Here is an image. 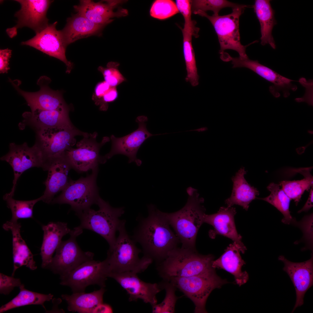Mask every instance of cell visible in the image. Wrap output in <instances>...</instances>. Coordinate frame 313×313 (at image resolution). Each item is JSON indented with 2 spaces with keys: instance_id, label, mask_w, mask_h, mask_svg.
<instances>
[{
  "instance_id": "6da1fadb",
  "label": "cell",
  "mask_w": 313,
  "mask_h": 313,
  "mask_svg": "<svg viewBox=\"0 0 313 313\" xmlns=\"http://www.w3.org/2000/svg\"><path fill=\"white\" fill-rule=\"evenodd\" d=\"M148 214L139 221L132 239L141 245L144 256L158 264L166 257L169 252L177 247L180 242L163 212L153 205L148 206Z\"/></svg>"
},
{
  "instance_id": "7a4b0ae2",
  "label": "cell",
  "mask_w": 313,
  "mask_h": 313,
  "mask_svg": "<svg viewBox=\"0 0 313 313\" xmlns=\"http://www.w3.org/2000/svg\"><path fill=\"white\" fill-rule=\"evenodd\" d=\"M187 191L188 198L183 207L175 212L163 214L174 229L181 247L195 249L196 236L204 223L205 209L202 204L204 199L199 197L196 190L190 188Z\"/></svg>"
},
{
  "instance_id": "3957f363",
  "label": "cell",
  "mask_w": 313,
  "mask_h": 313,
  "mask_svg": "<svg viewBox=\"0 0 313 313\" xmlns=\"http://www.w3.org/2000/svg\"><path fill=\"white\" fill-rule=\"evenodd\" d=\"M214 256L203 255L196 249L176 248L168 252L166 258L157 264V270L163 280L173 277H188L212 271Z\"/></svg>"
},
{
  "instance_id": "277c9868",
  "label": "cell",
  "mask_w": 313,
  "mask_h": 313,
  "mask_svg": "<svg viewBox=\"0 0 313 313\" xmlns=\"http://www.w3.org/2000/svg\"><path fill=\"white\" fill-rule=\"evenodd\" d=\"M125 224V221L122 220L116 242L108 251L105 260L109 267V274L127 272L141 273L145 271L153 261L151 259L144 256L141 258L139 257L141 251L137 247L135 242L128 234Z\"/></svg>"
},
{
  "instance_id": "5b68a950",
  "label": "cell",
  "mask_w": 313,
  "mask_h": 313,
  "mask_svg": "<svg viewBox=\"0 0 313 313\" xmlns=\"http://www.w3.org/2000/svg\"><path fill=\"white\" fill-rule=\"evenodd\" d=\"M96 204L99 208L97 210L89 208L76 213L80 221L79 226L99 234L111 248L116 242V233L121 223L119 218L124 213V208L113 207L100 196Z\"/></svg>"
},
{
  "instance_id": "8992f818",
  "label": "cell",
  "mask_w": 313,
  "mask_h": 313,
  "mask_svg": "<svg viewBox=\"0 0 313 313\" xmlns=\"http://www.w3.org/2000/svg\"><path fill=\"white\" fill-rule=\"evenodd\" d=\"M248 6L243 5L241 7L233 8L231 13L224 15H208L206 12L200 10L194 12L207 18L213 26L217 35L220 46V54L227 49H231L238 52L243 58L248 57L246 53L247 47L258 42L257 40L243 46L240 42L239 29V19L240 16Z\"/></svg>"
},
{
  "instance_id": "52a82bcc",
  "label": "cell",
  "mask_w": 313,
  "mask_h": 313,
  "mask_svg": "<svg viewBox=\"0 0 313 313\" xmlns=\"http://www.w3.org/2000/svg\"><path fill=\"white\" fill-rule=\"evenodd\" d=\"M182 292L193 303L196 313H205V305L212 292L228 283L216 274L215 270L188 277H173L167 280Z\"/></svg>"
},
{
  "instance_id": "ba28073f",
  "label": "cell",
  "mask_w": 313,
  "mask_h": 313,
  "mask_svg": "<svg viewBox=\"0 0 313 313\" xmlns=\"http://www.w3.org/2000/svg\"><path fill=\"white\" fill-rule=\"evenodd\" d=\"M99 168L92 170L90 174L76 180L70 179L68 184L52 204H67L76 213L90 208L97 203L99 195L97 179Z\"/></svg>"
},
{
  "instance_id": "9c48e42d",
  "label": "cell",
  "mask_w": 313,
  "mask_h": 313,
  "mask_svg": "<svg viewBox=\"0 0 313 313\" xmlns=\"http://www.w3.org/2000/svg\"><path fill=\"white\" fill-rule=\"evenodd\" d=\"M97 132L86 134L78 142L77 148L72 147L65 151L63 156L72 169L79 173L99 168V164L105 163L107 159L99 154L101 147L110 141L108 137H103L101 141H97Z\"/></svg>"
},
{
  "instance_id": "30bf717a",
  "label": "cell",
  "mask_w": 313,
  "mask_h": 313,
  "mask_svg": "<svg viewBox=\"0 0 313 313\" xmlns=\"http://www.w3.org/2000/svg\"><path fill=\"white\" fill-rule=\"evenodd\" d=\"M83 230L79 226L72 230L69 234L70 238L66 241H61L56 250L55 255L47 268L60 276L83 263L93 260L94 253L82 251L76 241L77 237L82 233Z\"/></svg>"
},
{
  "instance_id": "8fae6325",
  "label": "cell",
  "mask_w": 313,
  "mask_h": 313,
  "mask_svg": "<svg viewBox=\"0 0 313 313\" xmlns=\"http://www.w3.org/2000/svg\"><path fill=\"white\" fill-rule=\"evenodd\" d=\"M109 273V267L105 260L102 261L92 260L60 276V284L70 287L73 293L84 292L86 287L91 285L105 288Z\"/></svg>"
},
{
  "instance_id": "7c38bea8",
  "label": "cell",
  "mask_w": 313,
  "mask_h": 313,
  "mask_svg": "<svg viewBox=\"0 0 313 313\" xmlns=\"http://www.w3.org/2000/svg\"><path fill=\"white\" fill-rule=\"evenodd\" d=\"M36 131L35 144L41 151L45 160L63 155L65 151L75 144V137L83 136L87 133L75 127L47 128Z\"/></svg>"
},
{
  "instance_id": "4fadbf2b",
  "label": "cell",
  "mask_w": 313,
  "mask_h": 313,
  "mask_svg": "<svg viewBox=\"0 0 313 313\" xmlns=\"http://www.w3.org/2000/svg\"><path fill=\"white\" fill-rule=\"evenodd\" d=\"M1 160L8 163L12 168L14 174L13 185L8 193L14 196L17 181L23 173L29 169L34 167L43 168L45 160L41 151L36 144L32 147L24 142L18 145L10 143L9 150Z\"/></svg>"
},
{
  "instance_id": "5bb4252c",
  "label": "cell",
  "mask_w": 313,
  "mask_h": 313,
  "mask_svg": "<svg viewBox=\"0 0 313 313\" xmlns=\"http://www.w3.org/2000/svg\"><path fill=\"white\" fill-rule=\"evenodd\" d=\"M148 120L146 116H138L136 120L139 125L137 129L122 137H116L113 135H111V149L110 152L104 156L105 158L107 160L114 155L121 154L128 157L129 163L134 162L140 166L141 161L137 158V155L141 145L151 136L162 134H153L150 133L146 128V122Z\"/></svg>"
},
{
  "instance_id": "9a60e30c",
  "label": "cell",
  "mask_w": 313,
  "mask_h": 313,
  "mask_svg": "<svg viewBox=\"0 0 313 313\" xmlns=\"http://www.w3.org/2000/svg\"><path fill=\"white\" fill-rule=\"evenodd\" d=\"M56 21L48 24L43 30L36 34L34 37L25 41L22 45L28 46L63 62L67 67L66 72L69 73L73 67L72 63L68 60L65 56L67 46L60 30L56 28Z\"/></svg>"
},
{
  "instance_id": "2e32d148",
  "label": "cell",
  "mask_w": 313,
  "mask_h": 313,
  "mask_svg": "<svg viewBox=\"0 0 313 313\" xmlns=\"http://www.w3.org/2000/svg\"><path fill=\"white\" fill-rule=\"evenodd\" d=\"M50 79L45 76L41 77L37 84L40 89L36 92H28L22 90L19 88V81L10 79L11 83L18 93L23 97L31 111L36 109L46 110H61L69 108L63 98L61 92L51 89L48 84Z\"/></svg>"
},
{
  "instance_id": "e0dca14e",
  "label": "cell",
  "mask_w": 313,
  "mask_h": 313,
  "mask_svg": "<svg viewBox=\"0 0 313 313\" xmlns=\"http://www.w3.org/2000/svg\"><path fill=\"white\" fill-rule=\"evenodd\" d=\"M224 61H232V68L245 67L252 70L260 76L273 84L270 88V92L275 97L280 95L279 91H282L285 97L290 95V91L296 90V85H293L292 82L294 81L286 78L277 73L271 69L259 63L257 60H252L248 57L245 58L232 57L227 53L225 55Z\"/></svg>"
},
{
  "instance_id": "ac0fdd59",
  "label": "cell",
  "mask_w": 313,
  "mask_h": 313,
  "mask_svg": "<svg viewBox=\"0 0 313 313\" xmlns=\"http://www.w3.org/2000/svg\"><path fill=\"white\" fill-rule=\"evenodd\" d=\"M108 277L115 280L126 291L130 301L141 299L151 305L157 304L156 295L161 290L159 284L143 281L137 273L131 272L110 273Z\"/></svg>"
},
{
  "instance_id": "d6986e66",
  "label": "cell",
  "mask_w": 313,
  "mask_h": 313,
  "mask_svg": "<svg viewBox=\"0 0 313 313\" xmlns=\"http://www.w3.org/2000/svg\"><path fill=\"white\" fill-rule=\"evenodd\" d=\"M278 259L284 263L283 270L290 277L295 288L296 300L293 312L297 307L303 304L305 294L313 285V254H311L309 260L299 263L290 261L283 255L280 256Z\"/></svg>"
},
{
  "instance_id": "ffe728a7",
  "label": "cell",
  "mask_w": 313,
  "mask_h": 313,
  "mask_svg": "<svg viewBox=\"0 0 313 313\" xmlns=\"http://www.w3.org/2000/svg\"><path fill=\"white\" fill-rule=\"evenodd\" d=\"M21 5L20 9L14 16L18 19L14 26L17 29L24 27H29L37 33L48 25L46 15L52 1L47 0H17Z\"/></svg>"
},
{
  "instance_id": "44dd1931",
  "label": "cell",
  "mask_w": 313,
  "mask_h": 313,
  "mask_svg": "<svg viewBox=\"0 0 313 313\" xmlns=\"http://www.w3.org/2000/svg\"><path fill=\"white\" fill-rule=\"evenodd\" d=\"M98 2L90 0H82L77 5L74 6L77 13L86 18L90 21L98 24H107L113 19L111 18L125 16L128 14V10L119 8L116 12L114 9L123 0H105Z\"/></svg>"
},
{
  "instance_id": "7402d4cb",
  "label": "cell",
  "mask_w": 313,
  "mask_h": 313,
  "mask_svg": "<svg viewBox=\"0 0 313 313\" xmlns=\"http://www.w3.org/2000/svg\"><path fill=\"white\" fill-rule=\"evenodd\" d=\"M71 169L63 155L46 160L43 169L48 171V175L44 183L46 189L41 196L42 201L51 203L54 196L68 184V174Z\"/></svg>"
},
{
  "instance_id": "603a6c76",
  "label": "cell",
  "mask_w": 313,
  "mask_h": 313,
  "mask_svg": "<svg viewBox=\"0 0 313 313\" xmlns=\"http://www.w3.org/2000/svg\"><path fill=\"white\" fill-rule=\"evenodd\" d=\"M236 213L235 208L231 207H221L218 211L212 214H205L204 223L212 225L214 230L210 233V236L214 238L216 235L223 236L232 239L241 247L246 248L242 241V237L236 228L234 216Z\"/></svg>"
},
{
  "instance_id": "cb8c5ba5",
  "label": "cell",
  "mask_w": 313,
  "mask_h": 313,
  "mask_svg": "<svg viewBox=\"0 0 313 313\" xmlns=\"http://www.w3.org/2000/svg\"><path fill=\"white\" fill-rule=\"evenodd\" d=\"M69 108L61 110L36 109L25 112L23 121L36 131L53 128L74 127L69 117Z\"/></svg>"
},
{
  "instance_id": "d4e9b609",
  "label": "cell",
  "mask_w": 313,
  "mask_h": 313,
  "mask_svg": "<svg viewBox=\"0 0 313 313\" xmlns=\"http://www.w3.org/2000/svg\"><path fill=\"white\" fill-rule=\"evenodd\" d=\"M246 249V248H243L234 242L229 245L219 258L213 261L212 267L223 269L231 274L239 286L244 284L248 280L249 275L246 271L242 269L245 263L240 253L244 254Z\"/></svg>"
},
{
  "instance_id": "484cf974",
  "label": "cell",
  "mask_w": 313,
  "mask_h": 313,
  "mask_svg": "<svg viewBox=\"0 0 313 313\" xmlns=\"http://www.w3.org/2000/svg\"><path fill=\"white\" fill-rule=\"evenodd\" d=\"M20 223L18 222L7 221L3 226L6 230L11 231L12 236L13 269L12 276L14 275L17 269L25 266L31 270L37 268L33 255L20 233Z\"/></svg>"
},
{
  "instance_id": "4316f807",
  "label": "cell",
  "mask_w": 313,
  "mask_h": 313,
  "mask_svg": "<svg viewBox=\"0 0 313 313\" xmlns=\"http://www.w3.org/2000/svg\"><path fill=\"white\" fill-rule=\"evenodd\" d=\"M43 239L41 249L42 260L41 267L47 268L51 263L54 252L61 242L63 237L69 234L72 230L67 223L61 222H50L43 225Z\"/></svg>"
},
{
  "instance_id": "83f0119b",
  "label": "cell",
  "mask_w": 313,
  "mask_h": 313,
  "mask_svg": "<svg viewBox=\"0 0 313 313\" xmlns=\"http://www.w3.org/2000/svg\"><path fill=\"white\" fill-rule=\"evenodd\" d=\"M105 25L94 23L77 13L67 19L65 26L60 31L67 46L79 39L99 34Z\"/></svg>"
},
{
  "instance_id": "f1b7e54d",
  "label": "cell",
  "mask_w": 313,
  "mask_h": 313,
  "mask_svg": "<svg viewBox=\"0 0 313 313\" xmlns=\"http://www.w3.org/2000/svg\"><path fill=\"white\" fill-rule=\"evenodd\" d=\"M246 173L244 168L241 167L232 178L233 183L232 193L225 201L228 206L238 205L247 210L250 203L257 199L259 191L246 181L244 177Z\"/></svg>"
},
{
  "instance_id": "f546056e",
  "label": "cell",
  "mask_w": 313,
  "mask_h": 313,
  "mask_svg": "<svg viewBox=\"0 0 313 313\" xmlns=\"http://www.w3.org/2000/svg\"><path fill=\"white\" fill-rule=\"evenodd\" d=\"M106 291L101 287L97 290L86 293L84 292L73 293L71 295H61L62 299L68 304L69 311L80 313H93L95 308L103 303V294Z\"/></svg>"
},
{
  "instance_id": "4dcf8cb0",
  "label": "cell",
  "mask_w": 313,
  "mask_h": 313,
  "mask_svg": "<svg viewBox=\"0 0 313 313\" xmlns=\"http://www.w3.org/2000/svg\"><path fill=\"white\" fill-rule=\"evenodd\" d=\"M270 2L269 0H256L252 7L260 25L261 44L264 46L269 44L275 49L276 45L272 32L277 23L274 17V11Z\"/></svg>"
},
{
  "instance_id": "1f68e13d",
  "label": "cell",
  "mask_w": 313,
  "mask_h": 313,
  "mask_svg": "<svg viewBox=\"0 0 313 313\" xmlns=\"http://www.w3.org/2000/svg\"><path fill=\"white\" fill-rule=\"evenodd\" d=\"M19 288L20 292L17 295L1 307L0 313L21 306L31 305H40L45 308L44 303L46 301H50L53 296L51 294H45L28 290L25 288L23 284Z\"/></svg>"
},
{
  "instance_id": "d6a6232c",
  "label": "cell",
  "mask_w": 313,
  "mask_h": 313,
  "mask_svg": "<svg viewBox=\"0 0 313 313\" xmlns=\"http://www.w3.org/2000/svg\"><path fill=\"white\" fill-rule=\"evenodd\" d=\"M267 188L270 192L268 196L263 198H257L264 201L276 208L283 216L282 222L283 223L291 224L293 219L290 214L289 207L291 199L285 194L279 185L272 182Z\"/></svg>"
},
{
  "instance_id": "836d02e7",
  "label": "cell",
  "mask_w": 313,
  "mask_h": 313,
  "mask_svg": "<svg viewBox=\"0 0 313 313\" xmlns=\"http://www.w3.org/2000/svg\"><path fill=\"white\" fill-rule=\"evenodd\" d=\"M311 168H307L301 170L304 178L301 180L283 181L279 184L283 190L290 199L293 200L297 205L300 201L302 195L306 190L307 191L313 186V176L310 172Z\"/></svg>"
},
{
  "instance_id": "e575fe53",
  "label": "cell",
  "mask_w": 313,
  "mask_h": 313,
  "mask_svg": "<svg viewBox=\"0 0 313 313\" xmlns=\"http://www.w3.org/2000/svg\"><path fill=\"white\" fill-rule=\"evenodd\" d=\"M183 53L186 66L187 75L186 82H189L193 86L199 83V76L198 74L194 51L192 44V35L183 29Z\"/></svg>"
},
{
  "instance_id": "d590c367",
  "label": "cell",
  "mask_w": 313,
  "mask_h": 313,
  "mask_svg": "<svg viewBox=\"0 0 313 313\" xmlns=\"http://www.w3.org/2000/svg\"><path fill=\"white\" fill-rule=\"evenodd\" d=\"M3 199L6 201L8 208L11 210L12 218L10 221L14 222H18L19 219L32 218L34 206L42 199L41 196L37 199L29 201L17 200L8 193L3 196Z\"/></svg>"
},
{
  "instance_id": "8d00e7d4",
  "label": "cell",
  "mask_w": 313,
  "mask_h": 313,
  "mask_svg": "<svg viewBox=\"0 0 313 313\" xmlns=\"http://www.w3.org/2000/svg\"><path fill=\"white\" fill-rule=\"evenodd\" d=\"M159 284L161 289H164L165 290V296L164 300L161 303L152 305V312L174 313L175 304L178 299L175 294L176 288L168 281L163 280Z\"/></svg>"
},
{
  "instance_id": "74e56055",
  "label": "cell",
  "mask_w": 313,
  "mask_h": 313,
  "mask_svg": "<svg viewBox=\"0 0 313 313\" xmlns=\"http://www.w3.org/2000/svg\"><path fill=\"white\" fill-rule=\"evenodd\" d=\"M192 11L200 10L206 12L207 11H213L214 15H218L222 9L230 7L232 8L243 5L232 3L224 0H194L191 1Z\"/></svg>"
},
{
  "instance_id": "f35d334b",
  "label": "cell",
  "mask_w": 313,
  "mask_h": 313,
  "mask_svg": "<svg viewBox=\"0 0 313 313\" xmlns=\"http://www.w3.org/2000/svg\"><path fill=\"white\" fill-rule=\"evenodd\" d=\"M179 12L176 3L171 0H156L150 10L151 16L159 19H167Z\"/></svg>"
},
{
  "instance_id": "ab89813d",
  "label": "cell",
  "mask_w": 313,
  "mask_h": 313,
  "mask_svg": "<svg viewBox=\"0 0 313 313\" xmlns=\"http://www.w3.org/2000/svg\"><path fill=\"white\" fill-rule=\"evenodd\" d=\"M176 4L179 11L183 15L185 21L183 29L196 38L199 37V28L196 26V22L191 19V4L190 0H177Z\"/></svg>"
},
{
  "instance_id": "60d3db41",
  "label": "cell",
  "mask_w": 313,
  "mask_h": 313,
  "mask_svg": "<svg viewBox=\"0 0 313 313\" xmlns=\"http://www.w3.org/2000/svg\"><path fill=\"white\" fill-rule=\"evenodd\" d=\"M119 65L117 62L110 61L108 63L106 68L100 66L98 68L102 74L104 81L112 87H117L126 81L118 69Z\"/></svg>"
},
{
  "instance_id": "b9f144b4",
  "label": "cell",
  "mask_w": 313,
  "mask_h": 313,
  "mask_svg": "<svg viewBox=\"0 0 313 313\" xmlns=\"http://www.w3.org/2000/svg\"><path fill=\"white\" fill-rule=\"evenodd\" d=\"M313 214L305 216L302 220L297 221L294 218L291 224L299 228L302 231L306 245L302 250H313Z\"/></svg>"
},
{
  "instance_id": "7bdbcfd3",
  "label": "cell",
  "mask_w": 313,
  "mask_h": 313,
  "mask_svg": "<svg viewBox=\"0 0 313 313\" xmlns=\"http://www.w3.org/2000/svg\"><path fill=\"white\" fill-rule=\"evenodd\" d=\"M21 284L20 279L0 273V294L8 295L15 287H19Z\"/></svg>"
},
{
  "instance_id": "ee69618b",
  "label": "cell",
  "mask_w": 313,
  "mask_h": 313,
  "mask_svg": "<svg viewBox=\"0 0 313 313\" xmlns=\"http://www.w3.org/2000/svg\"><path fill=\"white\" fill-rule=\"evenodd\" d=\"M117 87H111L110 90L102 97L97 106L100 110L106 111L108 109V103L115 101L118 97Z\"/></svg>"
},
{
  "instance_id": "f6af8a7d",
  "label": "cell",
  "mask_w": 313,
  "mask_h": 313,
  "mask_svg": "<svg viewBox=\"0 0 313 313\" xmlns=\"http://www.w3.org/2000/svg\"><path fill=\"white\" fill-rule=\"evenodd\" d=\"M111 87L104 81L99 82L97 84L92 96V99L97 105V106L102 97Z\"/></svg>"
},
{
  "instance_id": "bcb514c9",
  "label": "cell",
  "mask_w": 313,
  "mask_h": 313,
  "mask_svg": "<svg viewBox=\"0 0 313 313\" xmlns=\"http://www.w3.org/2000/svg\"><path fill=\"white\" fill-rule=\"evenodd\" d=\"M12 50L7 48L0 50V72L7 73L10 69L9 67L10 59L12 55Z\"/></svg>"
},
{
  "instance_id": "7dc6e473",
  "label": "cell",
  "mask_w": 313,
  "mask_h": 313,
  "mask_svg": "<svg viewBox=\"0 0 313 313\" xmlns=\"http://www.w3.org/2000/svg\"><path fill=\"white\" fill-rule=\"evenodd\" d=\"M313 186L311 187L309 197L307 200L303 207L298 212L300 213L302 212H306L309 211L313 206Z\"/></svg>"
},
{
  "instance_id": "c3c4849f",
  "label": "cell",
  "mask_w": 313,
  "mask_h": 313,
  "mask_svg": "<svg viewBox=\"0 0 313 313\" xmlns=\"http://www.w3.org/2000/svg\"><path fill=\"white\" fill-rule=\"evenodd\" d=\"M112 307L109 304L104 303L101 304L94 309L93 313H112Z\"/></svg>"
},
{
  "instance_id": "681fc988",
  "label": "cell",
  "mask_w": 313,
  "mask_h": 313,
  "mask_svg": "<svg viewBox=\"0 0 313 313\" xmlns=\"http://www.w3.org/2000/svg\"><path fill=\"white\" fill-rule=\"evenodd\" d=\"M6 32L10 37L12 38L17 35V29L14 27L11 28L7 29Z\"/></svg>"
},
{
  "instance_id": "f907efd6",
  "label": "cell",
  "mask_w": 313,
  "mask_h": 313,
  "mask_svg": "<svg viewBox=\"0 0 313 313\" xmlns=\"http://www.w3.org/2000/svg\"><path fill=\"white\" fill-rule=\"evenodd\" d=\"M313 140H312L310 142H309L305 146L299 147L297 148L296 149V150L298 153L299 154H301L303 153L305 149L310 145L311 144L313 143Z\"/></svg>"
},
{
  "instance_id": "816d5d0a",
  "label": "cell",
  "mask_w": 313,
  "mask_h": 313,
  "mask_svg": "<svg viewBox=\"0 0 313 313\" xmlns=\"http://www.w3.org/2000/svg\"><path fill=\"white\" fill-rule=\"evenodd\" d=\"M307 132L308 133H309V134H313V131L312 130H307Z\"/></svg>"
}]
</instances>
